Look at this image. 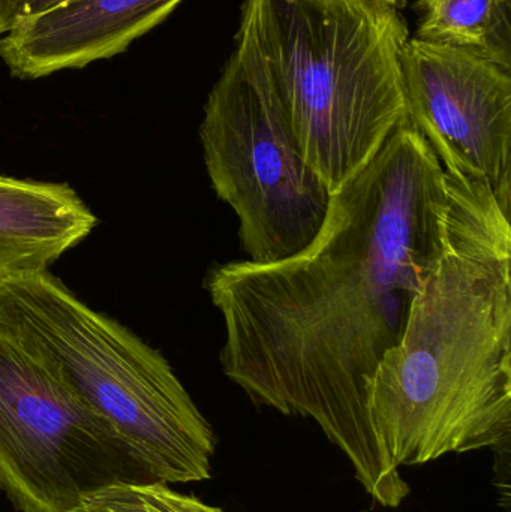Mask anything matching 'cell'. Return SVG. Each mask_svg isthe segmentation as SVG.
I'll use <instances>...</instances> for the list:
<instances>
[{"label": "cell", "instance_id": "4fadbf2b", "mask_svg": "<svg viewBox=\"0 0 511 512\" xmlns=\"http://www.w3.org/2000/svg\"><path fill=\"white\" fill-rule=\"evenodd\" d=\"M371 2L381 3V5L390 6V8H396L401 11L405 3H407V0H371Z\"/></svg>", "mask_w": 511, "mask_h": 512}, {"label": "cell", "instance_id": "6da1fadb", "mask_svg": "<svg viewBox=\"0 0 511 512\" xmlns=\"http://www.w3.org/2000/svg\"><path fill=\"white\" fill-rule=\"evenodd\" d=\"M447 204L443 165L407 117L332 195L308 249L215 265L204 282L224 318L225 376L255 405L315 421L384 508L411 490L375 438L369 384L440 259Z\"/></svg>", "mask_w": 511, "mask_h": 512}, {"label": "cell", "instance_id": "7a4b0ae2", "mask_svg": "<svg viewBox=\"0 0 511 512\" xmlns=\"http://www.w3.org/2000/svg\"><path fill=\"white\" fill-rule=\"evenodd\" d=\"M446 182L443 252L369 384V421L396 468L510 439L511 203L482 179Z\"/></svg>", "mask_w": 511, "mask_h": 512}, {"label": "cell", "instance_id": "5b68a950", "mask_svg": "<svg viewBox=\"0 0 511 512\" xmlns=\"http://www.w3.org/2000/svg\"><path fill=\"white\" fill-rule=\"evenodd\" d=\"M200 140L213 191L239 218L246 261L275 264L312 245L332 194L303 158L242 20L236 50L207 96Z\"/></svg>", "mask_w": 511, "mask_h": 512}, {"label": "cell", "instance_id": "ba28073f", "mask_svg": "<svg viewBox=\"0 0 511 512\" xmlns=\"http://www.w3.org/2000/svg\"><path fill=\"white\" fill-rule=\"evenodd\" d=\"M183 0H72L21 21L0 38L14 77L36 80L123 53Z\"/></svg>", "mask_w": 511, "mask_h": 512}, {"label": "cell", "instance_id": "8992f818", "mask_svg": "<svg viewBox=\"0 0 511 512\" xmlns=\"http://www.w3.org/2000/svg\"><path fill=\"white\" fill-rule=\"evenodd\" d=\"M120 481H152L113 427L0 333V490L18 512H69Z\"/></svg>", "mask_w": 511, "mask_h": 512}, {"label": "cell", "instance_id": "9c48e42d", "mask_svg": "<svg viewBox=\"0 0 511 512\" xmlns=\"http://www.w3.org/2000/svg\"><path fill=\"white\" fill-rule=\"evenodd\" d=\"M98 225L66 183L0 176V283L48 270Z\"/></svg>", "mask_w": 511, "mask_h": 512}, {"label": "cell", "instance_id": "7c38bea8", "mask_svg": "<svg viewBox=\"0 0 511 512\" xmlns=\"http://www.w3.org/2000/svg\"><path fill=\"white\" fill-rule=\"evenodd\" d=\"M72 0H0V35L14 29L21 21L53 11Z\"/></svg>", "mask_w": 511, "mask_h": 512}, {"label": "cell", "instance_id": "52a82bcc", "mask_svg": "<svg viewBox=\"0 0 511 512\" xmlns=\"http://www.w3.org/2000/svg\"><path fill=\"white\" fill-rule=\"evenodd\" d=\"M402 80L408 119L444 171L485 180L511 203V69L410 36Z\"/></svg>", "mask_w": 511, "mask_h": 512}, {"label": "cell", "instance_id": "277c9868", "mask_svg": "<svg viewBox=\"0 0 511 512\" xmlns=\"http://www.w3.org/2000/svg\"><path fill=\"white\" fill-rule=\"evenodd\" d=\"M0 333L104 418L150 480H210L215 433L170 363L50 271L0 283Z\"/></svg>", "mask_w": 511, "mask_h": 512}, {"label": "cell", "instance_id": "3957f363", "mask_svg": "<svg viewBox=\"0 0 511 512\" xmlns=\"http://www.w3.org/2000/svg\"><path fill=\"white\" fill-rule=\"evenodd\" d=\"M240 20L303 158L335 195L408 117L407 21L371 0H245Z\"/></svg>", "mask_w": 511, "mask_h": 512}, {"label": "cell", "instance_id": "30bf717a", "mask_svg": "<svg viewBox=\"0 0 511 512\" xmlns=\"http://www.w3.org/2000/svg\"><path fill=\"white\" fill-rule=\"evenodd\" d=\"M413 38L511 69V0H414Z\"/></svg>", "mask_w": 511, "mask_h": 512}, {"label": "cell", "instance_id": "8fae6325", "mask_svg": "<svg viewBox=\"0 0 511 512\" xmlns=\"http://www.w3.org/2000/svg\"><path fill=\"white\" fill-rule=\"evenodd\" d=\"M69 512H224L161 481H120L93 490Z\"/></svg>", "mask_w": 511, "mask_h": 512}]
</instances>
